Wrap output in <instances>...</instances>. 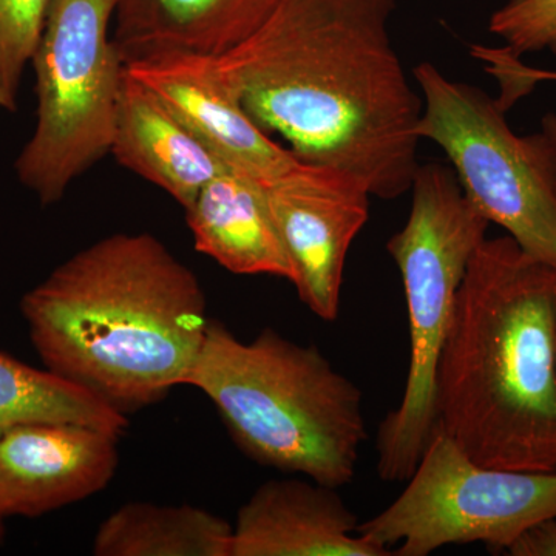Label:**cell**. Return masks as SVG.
<instances>
[{
  "label": "cell",
  "instance_id": "cell-1",
  "mask_svg": "<svg viewBox=\"0 0 556 556\" xmlns=\"http://www.w3.org/2000/svg\"><path fill=\"white\" fill-rule=\"evenodd\" d=\"M396 0H280L251 38L217 58L266 134L302 163L340 167L372 197L412 190L422 97L390 36Z\"/></svg>",
  "mask_w": 556,
  "mask_h": 556
},
{
  "label": "cell",
  "instance_id": "cell-2",
  "mask_svg": "<svg viewBox=\"0 0 556 556\" xmlns=\"http://www.w3.org/2000/svg\"><path fill=\"white\" fill-rule=\"evenodd\" d=\"M21 308L46 367L124 415L186 386L211 324L199 277L149 232L76 252Z\"/></svg>",
  "mask_w": 556,
  "mask_h": 556
},
{
  "label": "cell",
  "instance_id": "cell-3",
  "mask_svg": "<svg viewBox=\"0 0 556 556\" xmlns=\"http://www.w3.org/2000/svg\"><path fill=\"white\" fill-rule=\"evenodd\" d=\"M434 415L481 466L556 471V269L511 237L485 239L468 263Z\"/></svg>",
  "mask_w": 556,
  "mask_h": 556
},
{
  "label": "cell",
  "instance_id": "cell-4",
  "mask_svg": "<svg viewBox=\"0 0 556 556\" xmlns=\"http://www.w3.org/2000/svg\"><path fill=\"white\" fill-rule=\"evenodd\" d=\"M186 386L218 409L230 438L260 466L345 486L367 439L364 397L320 350L266 328L243 342L211 320Z\"/></svg>",
  "mask_w": 556,
  "mask_h": 556
},
{
  "label": "cell",
  "instance_id": "cell-5",
  "mask_svg": "<svg viewBox=\"0 0 556 556\" xmlns=\"http://www.w3.org/2000/svg\"><path fill=\"white\" fill-rule=\"evenodd\" d=\"M412 193L407 223L387 244L401 270L409 331L404 394L378 431V473L387 482L412 478L433 434L439 358L468 263L490 226L444 164L419 166Z\"/></svg>",
  "mask_w": 556,
  "mask_h": 556
},
{
  "label": "cell",
  "instance_id": "cell-6",
  "mask_svg": "<svg viewBox=\"0 0 556 556\" xmlns=\"http://www.w3.org/2000/svg\"><path fill=\"white\" fill-rule=\"evenodd\" d=\"M115 3L53 0L33 54L38 121L14 167L46 206L112 149L126 78L110 36Z\"/></svg>",
  "mask_w": 556,
  "mask_h": 556
},
{
  "label": "cell",
  "instance_id": "cell-7",
  "mask_svg": "<svg viewBox=\"0 0 556 556\" xmlns=\"http://www.w3.org/2000/svg\"><path fill=\"white\" fill-rule=\"evenodd\" d=\"M417 137L444 150L467 199L522 251L556 269V146L515 134L489 93L420 62Z\"/></svg>",
  "mask_w": 556,
  "mask_h": 556
},
{
  "label": "cell",
  "instance_id": "cell-8",
  "mask_svg": "<svg viewBox=\"0 0 556 556\" xmlns=\"http://www.w3.org/2000/svg\"><path fill=\"white\" fill-rule=\"evenodd\" d=\"M556 518V471L481 466L433 431L408 485L357 533L396 556L450 544L506 552L530 527Z\"/></svg>",
  "mask_w": 556,
  "mask_h": 556
},
{
  "label": "cell",
  "instance_id": "cell-9",
  "mask_svg": "<svg viewBox=\"0 0 556 556\" xmlns=\"http://www.w3.org/2000/svg\"><path fill=\"white\" fill-rule=\"evenodd\" d=\"M263 188L299 299L321 320H336L348 252L369 217L368 186L340 167L300 161Z\"/></svg>",
  "mask_w": 556,
  "mask_h": 556
},
{
  "label": "cell",
  "instance_id": "cell-10",
  "mask_svg": "<svg viewBox=\"0 0 556 556\" xmlns=\"http://www.w3.org/2000/svg\"><path fill=\"white\" fill-rule=\"evenodd\" d=\"M119 439L72 422L0 431V514L39 517L97 495L115 477Z\"/></svg>",
  "mask_w": 556,
  "mask_h": 556
},
{
  "label": "cell",
  "instance_id": "cell-11",
  "mask_svg": "<svg viewBox=\"0 0 556 556\" xmlns=\"http://www.w3.org/2000/svg\"><path fill=\"white\" fill-rule=\"evenodd\" d=\"M126 70L229 166L268 181L300 163L248 115L217 58L172 54L131 62Z\"/></svg>",
  "mask_w": 556,
  "mask_h": 556
},
{
  "label": "cell",
  "instance_id": "cell-12",
  "mask_svg": "<svg viewBox=\"0 0 556 556\" xmlns=\"http://www.w3.org/2000/svg\"><path fill=\"white\" fill-rule=\"evenodd\" d=\"M339 489L309 478L260 485L232 526L230 556H388L357 533Z\"/></svg>",
  "mask_w": 556,
  "mask_h": 556
},
{
  "label": "cell",
  "instance_id": "cell-13",
  "mask_svg": "<svg viewBox=\"0 0 556 556\" xmlns=\"http://www.w3.org/2000/svg\"><path fill=\"white\" fill-rule=\"evenodd\" d=\"M280 0H116L113 43L124 64L219 58L251 38Z\"/></svg>",
  "mask_w": 556,
  "mask_h": 556
},
{
  "label": "cell",
  "instance_id": "cell-14",
  "mask_svg": "<svg viewBox=\"0 0 556 556\" xmlns=\"http://www.w3.org/2000/svg\"><path fill=\"white\" fill-rule=\"evenodd\" d=\"M185 212L193 247L229 273L294 280L262 179L229 166Z\"/></svg>",
  "mask_w": 556,
  "mask_h": 556
},
{
  "label": "cell",
  "instance_id": "cell-15",
  "mask_svg": "<svg viewBox=\"0 0 556 556\" xmlns=\"http://www.w3.org/2000/svg\"><path fill=\"white\" fill-rule=\"evenodd\" d=\"M110 153L121 166L169 193L185 211L229 167L127 70Z\"/></svg>",
  "mask_w": 556,
  "mask_h": 556
},
{
  "label": "cell",
  "instance_id": "cell-16",
  "mask_svg": "<svg viewBox=\"0 0 556 556\" xmlns=\"http://www.w3.org/2000/svg\"><path fill=\"white\" fill-rule=\"evenodd\" d=\"M232 526L188 506L127 503L109 515L93 538L97 556H230Z\"/></svg>",
  "mask_w": 556,
  "mask_h": 556
},
{
  "label": "cell",
  "instance_id": "cell-17",
  "mask_svg": "<svg viewBox=\"0 0 556 556\" xmlns=\"http://www.w3.org/2000/svg\"><path fill=\"white\" fill-rule=\"evenodd\" d=\"M33 422L83 424L123 437L129 419L104 399L0 353V431Z\"/></svg>",
  "mask_w": 556,
  "mask_h": 556
},
{
  "label": "cell",
  "instance_id": "cell-18",
  "mask_svg": "<svg viewBox=\"0 0 556 556\" xmlns=\"http://www.w3.org/2000/svg\"><path fill=\"white\" fill-rule=\"evenodd\" d=\"M53 0H0V89L16 102Z\"/></svg>",
  "mask_w": 556,
  "mask_h": 556
},
{
  "label": "cell",
  "instance_id": "cell-19",
  "mask_svg": "<svg viewBox=\"0 0 556 556\" xmlns=\"http://www.w3.org/2000/svg\"><path fill=\"white\" fill-rule=\"evenodd\" d=\"M489 31L504 40L503 49L522 60L527 53L554 49L556 0H507L492 14Z\"/></svg>",
  "mask_w": 556,
  "mask_h": 556
},
{
  "label": "cell",
  "instance_id": "cell-20",
  "mask_svg": "<svg viewBox=\"0 0 556 556\" xmlns=\"http://www.w3.org/2000/svg\"><path fill=\"white\" fill-rule=\"evenodd\" d=\"M556 53V43L554 49ZM471 56L484 64V70L500 84V108L507 112L522 97L533 91L538 84L556 83L555 70L533 68L522 60L510 56L503 47L471 46Z\"/></svg>",
  "mask_w": 556,
  "mask_h": 556
},
{
  "label": "cell",
  "instance_id": "cell-21",
  "mask_svg": "<svg viewBox=\"0 0 556 556\" xmlns=\"http://www.w3.org/2000/svg\"><path fill=\"white\" fill-rule=\"evenodd\" d=\"M511 556H556V518L530 527L507 551Z\"/></svg>",
  "mask_w": 556,
  "mask_h": 556
},
{
  "label": "cell",
  "instance_id": "cell-22",
  "mask_svg": "<svg viewBox=\"0 0 556 556\" xmlns=\"http://www.w3.org/2000/svg\"><path fill=\"white\" fill-rule=\"evenodd\" d=\"M543 131L547 135L556 146V115L555 113H548L543 118Z\"/></svg>",
  "mask_w": 556,
  "mask_h": 556
},
{
  "label": "cell",
  "instance_id": "cell-23",
  "mask_svg": "<svg viewBox=\"0 0 556 556\" xmlns=\"http://www.w3.org/2000/svg\"><path fill=\"white\" fill-rule=\"evenodd\" d=\"M0 108L11 110V112L16 110V102L11 101L2 89H0Z\"/></svg>",
  "mask_w": 556,
  "mask_h": 556
},
{
  "label": "cell",
  "instance_id": "cell-24",
  "mask_svg": "<svg viewBox=\"0 0 556 556\" xmlns=\"http://www.w3.org/2000/svg\"><path fill=\"white\" fill-rule=\"evenodd\" d=\"M3 519H5V517H3L2 514H0V541H2L3 538Z\"/></svg>",
  "mask_w": 556,
  "mask_h": 556
}]
</instances>
